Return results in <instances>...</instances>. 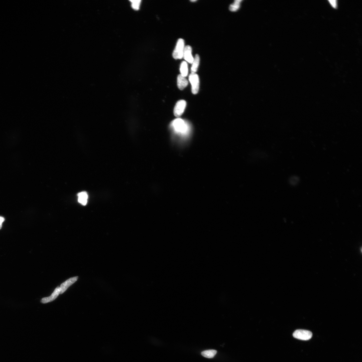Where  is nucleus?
<instances>
[{"label":"nucleus","mask_w":362,"mask_h":362,"mask_svg":"<svg viewBox=\"0 0 362 362\" xmlns=\"http://www.w3.org/2000/svg\"><path fill=\"white\" fill-rule=\"evenodd\" d=\"M78 201L83 206H85L87 203L88 194L86 191L81 192L78 194Z\"/></svg>","instance_id":"9d476101"},{"label":"nucleus","mask_w":362,"mask_h":362,"mask_svg":"<svg viewBox=\"0 0 362 362\" xmlns=\"http://www.w3.org/2000/svg\"><path fill=\"white\" fill-rule=\"evenodd\" d=\"M183 57L184 60L190 64H192L193 62L194 58L192 55V48L189 45H187L185 47L183 54Z\"/></svg>","instance_id":"0eeeda50"},{"label":"nucleus","mask_w":362,"mask_h":362,"mask_svg":"<svg viewBox=\"0 0 362 362\" xmlns=\"http://www.w3.org/2000/svg\"><path fill=\"white\" fill-rule=\"evenodd\" d=\"M189 79L191 85V91L194 94H196L199 88V79L196 73H191L189 75Z\"/></svg>","instance_id":"20e7f679"},{"label":"nucleus","mask_w":362,"mask_h":362,"mask_svg":"<svg viewBox=\"0 0 362 362\" xmlns=\"http://www.w3.org/2000/svg\"><path fill=\"white\" fill-rule=\"evenodd\" d=\"M294 337L296 339L302 340H308L312 337V332L304 330H297L293 334Z\"/></svg>","instance_id":"7ed1b4c3"},{"label":"nucleus","mask_w":362,"mask_h":362,"mask_svg":"<svg viewBox=\"0 0 362 362\" xmlns=\"http://www.w3.org/2000/svg\"><path fill=\"white\" fill-rule=\"evenodd\" d=\"M186 101L184 100H180L176 104L174 110V114L176 117H179L183 114L186 106Z\"/></svg>","instance_id":"39448f33"},{"label":"nucleus","mask_w":362,"mask_h":362,"mask_svg":"<svg viewBox=\"0 0 362 362\" xmlns=\"http://www.w3.org/2000/svg\"><path fill=\"white\" fill-rule=\"evenodd\" d=\"M196 1H195V0H194H194H193V1H191V2H195Z\"/></svg>","instance_id":"a211bd4d"},{"label":"nucleus","mask_w":362,"mask_h":362,"mask_svg":"<svg viewBox=\"0 0 362 362\" xmlns=\"http://www.w3.org/2000/svg\"><path fill=\"white\" fill-rule=\"evenodd\" d=\"M60 287H58L55 289L51 295L48 297L43 298L41 300V302L43 303H46L53 301L60 294Z\"/></svg>","instance_id":"6e6552de"},{"label":"nucleus","mask_w":362,"mask_h":362,"mask_svg":"<svg viewBox=\"0 0 362 362\" xmlns=\"http://www.w3.org/2000/svg\"><path fill=\"white\" fill-rule=\"evenodd\" d=\"M329 1V2H330V3H331V4L333 6V7H334V8H336V7L337 6V4H336L337 2H336V1Z\"/></svg>","instance_id":"f3484780"},{"label":"nucleus","mask_w":362,"mask_h":362,"mask_svg":"<svg viewBox=\"0 0 362 362\" xmlns=\"http://www.w3.org/2000/svg\"><path fill=\"white\" fill-rule=\"evenodd\" d=\"M78 278V276L71 278L64 282V283L61 284L60 287V294H63L70 286L77 280Z\"/></svg>","instance_id":"423d86ee"},{"label":"nucleus","mask_w":362,"mask_h":362,"mask_svg":"<svg viewBox=\"0 0 362 362\" xmlns=\"http://www.w3.org/2000/svg\"><path fill=\"white\" fill-rule=\"evenodd\" d=\"M241 1V0H236L234 1L233 4H231L229 6V10L231 11H235L240 8V3Z\"/></svg>","instance_id":"4468645a"},{"label":"nucleus","mask_w":362,"mask_h":362,"mask_svg":"<svg viewBox=\"0 0 362 362\" xmlns=\"http://www.w3.org/2000/svg\"><path fill=\"white\" fill-rule=\"evenodd\" d=\"M5 221V219L3 217L0 216V229H1L2 227V224L3 222Z\"/></svg>","instance_id":"dca6fc26"},{"label":"nucleus","mask_w":362,"mask_h":362,"mask_svg":"<svg viewBox=\"0 0 362 362\" xmlns=\"http://www.w3.org/2000/svg\"><path fill=\"white\" fill-rule=\"evenodd\" d=\"M185 48L184 40L180 38L177 41L174 50L173 51L172 56L175 59H181L183 57L184 51Z\"/></svg>","instance_id":"f257e3e1"},{"label":"nucleus","mask_w":362,"mask_h":362,"mask_svg":"<svg viewBox=\"0 0 362 362\" xmlns=\"http://www.w3.org/2000/svg\"><path fill=\"white\" fill-rule=\"evenodd\" d=\"M177 83L179 88L180 90H183L187 86L188 82L186 77L180 74L177 77Z\"/></svg>","instance_id":"1a4fd4ad"},{"label":"nucleus","mask_w":362,"mask_h":362,"mask_svg":"<svg viewBox=\"0 0 362 362\" xmlns=\"http://www.w3.org/2000/svg\"><path fill=\"white\" fill-rule=\"evenodd\" d=\"M180 70L181 75L185 77L187 76L188 73V67L186 61H183L181 63Z\"/></svg>","instance_id":"f8f14e48"},{"label":"nucleus","mask_w":362,"mask_h":362,"mask_svg":"<svg viewBox=\"0 0 362 362\" xmlns=\"http://www.w3.org/2000/svg\"><path fill=\"white\" fill-rule=\"evenodd\" d=\"M173 125L176 132L182 135H185L187 131V127L182 119H176L173 121Z\"/></svg>","instance_id":"f03ea898"},{"label":"nucleus","mask_w":362,"mask_h":362,"mask_svg":"<svg viewBox=\"0 0 362 362\" xmlns=\"http://www.w3.org/2000/svg\"><path fill=\"white\" fill-rule=\"evenodd\" d=\"M132 3V8L136 10H138L140 8L141 1H130Z\"/></svg>","instance_id":"2eb2a0df"},{"label":"nucleus","mask_w":362,"mask_h":362,"mask_svg":"<svg viewBox=\"0 0 362 362\" xmlns=\"http://www.w3.org/2000/svg\"><path fill=\"white\" fill-rule=\"evenodd\" d=\"M217 353V351L215 350H209L203 351L201 353L202 356L204 357L211 358L214 357Z\"/></svg>","instance_id":"ddd939ff"},{"label":"nucleus","mask_w":362,"mask_h":362,"mask_svg":"<svg viewBox=\"0 0 362 362\" xmlns=\"http://www.w3.org/2000/svg\"><path fill=\"white\" fill-rule=\"evenodd\" d=\"M200 57L198 54L195 55L192 65L191 69V73H195L198 69L200 64Z\"/></svg>","instance_id":"9b49d317"}]
</instances>
